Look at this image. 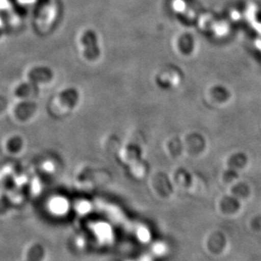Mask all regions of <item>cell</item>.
<instances>
[{"label":"cell","mask_w":261,"mask_h":261,"mask_svg":"<svg viewBox=\"0 0 261 261\" xmlns=\"http://www.w3.org/2000/svg\"><path fill=\"white\" fill-rule=\"evenodd\" d=\"M36 103L33 101H23L19 104L16 109V114L20 118H28L35 111Z\"/></svg>","instance_id":"cell-5"},{"label":"cell","mask_w":261,"mask_h":261,"mask_svg":"<svg viewBox=\"0 0 261 261\" xmlns=\"http://www.w3.org/2000/svg\"><path fill=\"white\" fill-rule=\"evenodd\" d=\"M53 77H54V73L52 69L44 66L33 68L28 74V79L30 82L37 85L39 83L49 82L53 79Z\"/></svg>","instance_id":"cell-2"},{"label":"cell","mask_w":261,"mask_h":261,"mask_svg":"<svg viewBox=\"0 0 261 261\" xmlns=\"http://www.w3.org/2000/svg\"><path fill=\"white\" fill-rule=\"evenodd\" d=\"M180 50L184 54H190L194 47V40L190 35H184L179 41Z\"/></svg>","instance_id":"cell-6"},{"label":"cell","mask_w":261,"mask_h":261,"mask_svg":"<svg viewBox=\"0 0 261 261\" xmlns=\"http://www.w3.org/2000/svg\"><path fill=\"white\" fill-rule=\"evenodd\" d=\"M82 43L84 47V55L90 61L96 60L100 56V48L96 32L92 30H87L82 35Z\"/></svg>","instance_id":"cell-1"},{"label":"cell","mask_w":261,"mask_h":261,"mask_svg":"<svg viewBox=\"0 0 261 261\" xmlns=\"http://www.w3.org/2000/svg\"><path fill=\"white\" fill-rule=\"evenodd\" d=\"M39 91V87L38 85L35 84L33 82H28L20 84L19 87L15 90V94L16 96L21 98H25L29 96H35L37 95Z\"/></svg>","instance_id":"cell-3"},{"label":"cell","mask_w":261,"mask_h":261,"mask_svg":"<svg viewBox=\"0 0 261 261\" xmlns=\"http://www.w3.org/2000/svg\"><path fill=\"white\" fill-rule=\"evenodd\" d=\"M59 99H60L62 103L72 108L77 103L78 99H79V93H78L76 89H65L59 95Z\"/></svg>","instance_id":"cell-4"}]
</instances>
